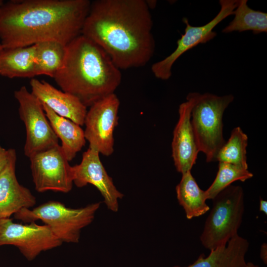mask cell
Returning a JSON list of instances; mask_svg holds the SVG:
<instances>
[{
  "label": "cell",
  "instance_id": "1",
  "mask_svg": "<svg viewBox=\"0 0 267 267\" xmlns=\"http://www.w3.org/2000/svg\"><path fill=\"white\" fill-rule=\"evenodd\" d=\"M150 7L144 0L91 2L81 34L98 44L120 70L145 66L155 42Z\"/></svg>",
  "mask_w": 267,
  "mask_h": 267
},
{
  "label": "cell",
  "instance_id": "2",
  "mask_svg": "<svg viewBox=\"0 0 267 267\" xmlns=\"http://www.w3.org/2000/svg\"><path fill=\"white\" fill-rule=\"evenodd\" d=\"M89 0H11L0 7V43L3 48L47 41L66 45L80 35Z\"/></svg>",
  "mask_w": 267,
  "mask_h": 267
},
{
  "label": "cell",
  "instance_id": "3",
  "mask_svg": "<svg viewBox=\"0 0 267 267\" xmlns=\"http://www.w3.org/2000/svg\"><path fill=\"white\" fill-rule=\"evenodd\" d=\"M53 78L62 91L87 107L114 93L122 75L98 44L81 34L66 45L62 66Z\"/></svg>",
  "mask_w": 267,
  "mask_h": 267
},
{
  "label": "cell",
  "instance_id": "4",
  "mask_svg": "<svg viewBox=\"0 0 267 267\" xmlns=\"http://www.w3.org/2000/svg\"><path fill=\"white\" fill-rule=\"evenodd\" d=\"M233 100L232 94L219 96L194 92L191 123L199 151L205 155L207 162L217 161L218 152L225 142L222 117Z\"/></svg>",
  "mask_w": 267,
  "mask_h": 267
},
{
  "label": "cell",
  "instance_id": "5",
  "mask_svg": "<svg viewBox=\"0 0 267 267\" xmlns=\"http://www.w3.org/2000/svg\"><path fill=\"white\" fill-rule=\"evenodd\" d=\"M100 204L95 202L73 209L58 201H50L33 209H21L14 214V218L27 223L41 220L62 243H77L82 229L93 222Z\"/></svg>",
  "mask_w": 267,
  "mask_h": 267
},
{
  "label": "cell",
  "instance_id": "6",
  "mask_svg": "<svg viewBox=\"0 0 267 267\" xmlns=\"http://www.w3.org/2000/svg\"><path fill=\"white\" fill-rule=\"evenodd\" d=\"M212 208L200 236L202 245L210 251L225 245L235 235L245 211L242 187L231 184L213 199Z\"/></svg>",
  "mask_w": 267,
  "mask_h": 267
},
{
  "label": "cell",
  "instance_id": "7",
  "mask_svg": "<svg viewBox=\"0 0 267 267\" xmlns=\"http://www.w3.org/2000/svg\"><path fill=\"white\" fill-rule=\"evenodd\" d=\"M18 101L19 114L26 129L25 155H33L59 145V139L47 118L40 101L25 86L14 93Z\"/></svg>",
  "mask_w": 267,
  "mask_h": 267
},
{
  "label": "cell",
  "instance_id": "8",
  "mask_svg": "<svg viewBox=\"0 0 267 267\" xmlns=\"http://www.w3.org/2000/svg\"><path fill=\"white\" fill-rule=\"evenodd\" d=\"M238 2V0H220L221 9L219 13L212 20L202 26H192L186 18H183L182 21L185 25L184 33L177 41L175 50L152 65L151 71L154 76L160 80H168L172 76V67L178 58L198 44H205L213 39L217 36L214 29L225 18L233 14Z\"/></svg>",
  "mask_w": 267,
  "mask_h": 267
},
{
  "label": "cell",
  "instance_id": "9",
  "mask_svg": "<svg viewBox=\"0 0 267 267\" xmlns=\"http://www.w3.org/2000/svg\"><path fill=\"white\" fill-rule=\"evenodd\" d=\"M120 100L114 93L90 106L85 119L86 140L89 148L109 156L114 152V132L118 125Z\"/></svg>",
  "mask_w": 267,
  "mask_h": 267
},
{
  "label": "cell",
  "instance_id": "10",
  "mask_svg": "<svg viewBox=\"0 0 267 267\" xmlns=\"http://www.w3.org/2000/svg\"><path fill=\"white\" fill-rule=\"evenodd\" d=\"M33 181L39 192L48 190L68 193L73 185L72 166L59 145L30 158Z\"/></svg>",
  "mask_w": 267,
  "mask_h": 267
},
{
  "label": "cell",
  "instance_id": "11",
  "mask_svg": "<svg viewBox=\"0 0 267 267\" xmlns=\"http://www.w3.org/2000/svg\"><path fill=\"white\" fill-rule=\"evenodd\" d=\"M62 243L46 224L39 225L35 222L24 224L15 223L10 218L0 220V246L16 247L29 261Z\"/></svg>",
  "mask_w": 267,
  "mask_h": 267
},
{
  "label": "cell",
  "instance_id": "12",
  "mask_svg": "<svg viewBox=\"0 0 267 267\" xmlns=\"http://www.w3.org/2000/svg\"><path fill=\"white\" fill-rule=\"evenodd\" d=\"M73 183L78 187L88 184L94 186L103 197L108 210L117 212L119 200L124 195L115 186L99 157V153L90 148L84 152L79 164L72 166Z\"/></svg>",
  "mask_w": 267,
  "mask_h": 267
},
{
  "label": "cell",
  "instance_id": "13",
  "mask_svg": "<svg viewBox=\"0 0 267 267\" xmlns=\"http://www.w3.org/2000/svg\"><path fill=\"white\" fill-rule=\"evenodd\" d=\"M194 102V92L189 93L186 101L179 106V118L173 132L172 157L177 171L181 174L191 171L199 152L191 123Z\"/></svg>",
  "mask_w": 267,
  "mask_h": 267
},
{
  "label": "cell",
  "instance_id": "14",
  "mask_svg": "<svg viewBox=\"0 0 267 267\" xmlns=\"http://www.w3.org/2000/svg\"><path fill=\"white\" fill-rule=\"evenodd\" d=\"M16 154L13 149L9 161L0 174V220L10 218L21 209L35 205L31 191L20 184L15 174Z\"/></svg>",
  "mask_w": 267,
  "mask_h": 267
},
{
  "label": "cell",
  "instance_id": "15",
  "mask_svg": "<svg viewBox=\"0 0 267 267\" xmlns=\"http://www.w3.org/2000/svg\"><path fill=\"white\" fill-rule=\"evenodd\" d=\"M31 92L41 103L58 115L68 119L80 126L84 125L87 107L75 96L59 90L44 81L32 78Z\"/></svg>",
  "mask_w": 267,
  "mask_h": 267
},
{
  "label": "cell",
  "instance_id": "16",
  "mask_svg": "<svg viewBox=\"0 0 267 267\" xmlns=\"http://www.w3.org/2000/svg\"><path fill=\"white\" fill-rule=\"evenodd\" d=\"M249 247L248 240L237 234L226 244L210 250L208 256L201 254L188 266L173 267H244L247 264L245 255Z\"/></svg>",
  "mask_w": 267,
  "mask_h": 267
},
{
  "label": "cell",
  "instance_id": "17",
  "mask_svg": "<svg viewBox=\"0 0 267 267\" xmlns=\"http://www.w3.org/2000/svg\"><path fill=\"white\" fill-rule=\"evenodd\" d=\"M35 45L0 50V75L9 78L37 76Z\"/></svg>",
  "mask_w": 267,
  "mask_h": 267
},
{
  "label": "cell",
  "instance_id": "18",
  "mask_svg": "<svg viewBox=\"0 0 267 267\" xmlns=\"http://www.w3.org/2000/svg\"><path fill=\"white\" fill-rule=\"evenodd\" d=\"M41 103L54 132L61 141L60 146L67 159L69 162L72 161L85 145L84 131L78 124L58 115L47 106Z\"/></svg>",
  "mask_w": 267,
  "mask_h": 267
},
{
  "label": "cell",
  "instance_id": "19",
  "mask_svg": "<svg viewBox=\"0 0 267 267\" xmlns=\"http://www.w3.org/2000/svg\"><path fill=\"white\" fill-rule=\"evenodd\" d=\"M181 175L176 191L177 199L183 208L186 218L190 220L205 214L210 210L206 203L205 191L199 187L191 171Z\"/></svg>",
  "mask_w": 267,
  "mask_h": 267
},
{
  "label": "cell",
  "instance_id": "20",
  "mask_svg": "<svg viewBox=\"0 0 267 267\" xmlns=\"http://www.w3.org/2000/svg\"><path fill=\"white\" fill-rule=\"evenodd\" d=\"M232 15L233 19L222 29V33L251 31L259 34L267 32V13L251 8L247 0H239Z\"/></svg>",
  "mask_w": 267,
  "mask_h": 267
},
{
  "label": "cell",
  "instance_id": "21",
  "mask_svg": "<svg viewBox=\"0 0 267 267\" xmlns=\"http://www.w3.org/2000/svg\"><path fill=\"white\" fill-rule=\"evenodd\" d=\"M35 45L37 76L44 75L53 78L62 66L66 45L55 41Z\"/></svg>",
  "mask_w": 267,
  "mask_h": 267
},
{
  "label": "cell",
  "instance_id": "22",
  "mask_svg": "<svg viewBox=\"0 0 267 267\" xmlns=\"http://www.w3.org/2000/svg\"><path fill=\"white\" fill-rule=\"evenodd\" d=\"M248 138L242 130L237 127L218 152L217 161L233 164L248 169L246 148Z\"/></svg>",
  "mask_w": 267,
  "mask_h": 267
},
{
  "label": "cell",
  "instance_id": "23",
  "mask_svg": "<svg viewBox=\"0 0 267 267\" xmlns=\"http://www.w3.org/2000/svg\"><path fill=\"white\" fill-rule=\"evenodd\" d=\"M253 174L246 169L233 164L219 162L216 177L209 187L205 190L207 199H213L218 194L233 182H244L252 178Z\"/></svg>",
  "mask_w": 267,
  "mask_h": 267
},
{
  "label": "cell",
  "instance_id": "24",
  "mask_svg": "<svg viewBox=\"0 0 267 267\" xmlns=\"http://www.w3.org/2000/svg\"><path fill=\"white\" fill-rule=\"evenodd\" d=\"M12 150V148L6 150L0 145V174L8 164Z\"/></svg>",
  "mask_w": 267,
  "mask_h": 267
},
{
  "label": "cell",
  "instance_id": "25",
  "mask_svg": "<svg viewBox=\"0 0 267 267\" xmlns=\"http://www.w3.org/2000/svg\"><path fill=\"white\" fill-rule=\"evenodd\" d=\"M260 257L264 264H267V243H263L261 247Z\"/></svg>",
  "mask_w": 267,
  "mask_h": 267
},
{
  "label": "cell",
  "instance_id": "26",
  "mask_svg": "<svg viewBox=\"0 0 267 267\" xmlns=\"http://www.w3.org/2000/svg\"><path fill=\"white\" fill-rule=\"evenodd\" d=\"M260 211L264 212L266 215L267 214V202L262 199L260 200Z\"/></svg>",
  "mask_w": 267,
  "mask_h": 267
},
{
  "label": "cell",
  "instance_id": "27",
  "mask_svg": "<svg viewBox=\"0 0 267 267\" xmlns=\"http://www.w3.org/2000/svg\"><path fill=\"white\" fill-rule=\"evenodd\" d=\"M244 267H259L258 265H255L252 263H247Z\"/></svg>",
  "mask_w": 267,
  "mask_h": 267
},
{
  "label": "cell",
  "instance_id": "28",
  "mask_svg": "<svg viewBox=\"0 0 267 267\" xmlns=\"http://www.w3.org/2000/svg\"><path fill=\"white\" fill-rule=\"evenodd\" d=\"M3 1L1 0H0V7L2 5V4L3 3Z\"/></svg>",
  "mask_w": 267,
  "mask_h": 267
},
{
  "label": "cell",
  "instance_id": "29",
  "mask_svg": "<svg viewBox=\"0 0 267 267\" xmlns=\"http://www.w3.org/2000/svg\"><path fill=\"white\" fill-rule=\"evenodd\" d=\"M3 48L0 43V50Z\"/></svg>",
  "mask_w": 267,
  "mask_h": 267
}]
</instances>
